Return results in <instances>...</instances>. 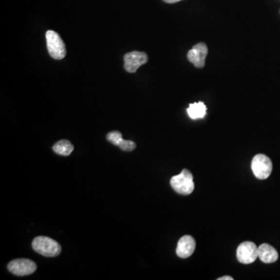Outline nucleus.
I'll return each mask as SVG.
<instances>
[{"instance_id":"4","label":"nucleus","mask_w":280,"mask_h":280,"mask_svg":"<svg viewBox=\"0 0 280 280\" xmlns=\"http://www.w3.org/2000/svg\"><path fill=\"white\" fill-rule=\"evenodd\" d=\"M251 169L257 178H268L272 171V160L264 154H257L252 159Z\"/></svg>"},{"instance_id":"14","label":"nucleus","mask_w":280,"mask_h":280,"mask_svg":"<svg viewBox=\"0 0 280 280\" xmlns=\"http://www.w3.org/2000/svg\"><path fill=\"white\" fill-rule=\"evenodd\" d=\"M217 280H233V278H232V277H230V276H223V277H221V278L217 279Z\"/></svg>"},{"instance_id":"13","label":"nucleus","mask_w":280,"mask_h":280,"mask_svg":"<svg viewBox=\"0 0 280 280\" xmlns=\"http://www.w3.org/2000/svg\"><path fill=\"white\" fill-rule=\"evenodd\" d=\"M107 140L109 142L114 144L115 146H120L122 143L123 140L122 135L119 131H114V132H109L107 135Z\"/></svg>"},{"instance_id":"8","label":"nucleus","mask_w":280,"mask_h":280,"mask_svg":"<svg viewBox=\"0 0 280 280\" xmlns=\"http://www.w3.org/2000/svg\"><path fill=\"white\" fill-rule=\"evenodd\" d=\"M208 54V48L205 43H198L194 45L188 52V59L194 64L196 68H203L206 63V56Z\"/></svg>"},{"instance_id":"1","label":"nucleus","mask_w":280,"mask_h":280,"mask_svg":"<svg viewBox=\"0 0 280 280\" xmlns=\"http://www.w3.org/2000/svg\"><path fill=\"white\" fill-rule=\"evenodd\" d=\"M32 247L36 252L45 257L58 256L61 253V246L57 241L50 237H35L32 242Z\"/></svg>"},{"instance_id":"7","label":"nucleus","mask_w":280,"mask_h":280,"mask_svg":"<svg viewBox=\"0 0 280 280\" xmlns=\"http://www.w3.org/2000/svg\"><path fill=\"white\" fill-rule=\"evenodd\" d=\"M124 69L128 72H136L140 66L148 62V55L142 52L134 51L124 56Z\"/></svg>"},{"instance_id":"2","label":"nucleus","mask_w":280,"mask_h":280,"mask_svg":"<svg viewBox=\"0 0 280 280\" xmlns=\"http://www.w3.org/2000/svg\"><path fill=\"white\" fill-rule=\"evenodd\" d=\"M171 185L178 194L182 195L192 194L194 189L192 174L189 170H183L180 175L171 177Z\"/></svg>"},{"instance_id":"3","label":"nucleus","mask_w":280,"mask_h":280,"mask_svg":"<svg viewBox=\"0 0 280 280\" xmlns=\"http://www.w3.org/2000/svg\"><path fill=\"white\" fill-rule=\"evenodd\" d=\"M46 41L48 50L52 58L59 60L66 56V45L62 41L60 35L55 31H47Z\"/></svg>"},{"instance_id":"6","label":"nucleus","mask_w":280,"mask_h":280,"mask_svg":"<svg viewBox=\"0 0 280 280\" xmlns=\"http://www.w3.org/2000/svg\"><path fill=\"white\" fill-rule=\"evenodd\" d=\"M8 269L16 276H28L36 271L37 265L30 259H15L8 264Z\"/></svg>"},{"instance_id":"12","label":"nucleus","mask_w":280,"mask_h":280,"mask_svg":"<svg viewBox=\"0 0 280 280\" xmlns=\"http://www.w3.org/2000/svg\"><path fill=\"white\" fill-rule=\"evenodd\" d=\"M73 145L69 140H62L58 141L53 146V150L57 154L69 156L73 151Z\"/></svg>"},{"instance_id":"11","label":"nucleus","mask_w":280,"mask_h":280,"mask_svg":"<svg viewBox=\"0 0 280 280\" xmlns=\"http://www.w3.org/2000/svg\"><path fill=\"white\" fill-rule=\"evenodd\" d=\"M187 112L192 119H202L206 116V106L202 102L190 104L189 108L187 109Z\"/></svg>"},{"instance_id":"9","label":"nucleus","mask_w":280,"mask_h":280,"mask_svg":"<svg viewBox=\"0 0 280 280\" xmlns=\"http://www.w3.org/2000/svg\"><path fill=\"white\" fill-rule=\"evenodd\" d=\"M196 243L194 237L190 235H185L179 240L177 243L176 254L181 259H187L194 253Z\"/></svg>"},{"instance_id":"5","label":"nucleus","mask_w":280,"mask_h":280,"mask_svg":"<svg viewBox=\"0 0 280 280\" xmlns=\"http://www.w3.org/2000/svg\"><path fill=\"white\" fill-rule=\"evenodd\" d=\"M259 258V247L251 241H245L237 249V259L242 264L254 262Z\"/></svg>"},{"instance_id":"15","label":"nucleus","mask_w":280,"mask_h":280,"mask_svg":"<svg viewBox=\"0 0 280 280\" xmlns=\"http://www.w3.org/2000/svg\"><path fill=\"white\" fill-rule=\"evenodd\" d=\"M163 1L167 3H175V2H180L181 0H163Z\"/></svg>"},{"instance_id":"10","label":"nucleus","mask_w":280,"mask_h":280,"mask_svg":"<svg viewBox=\"0 0 280 280\" xmlns=\"http://www.w3.org/2000/svg\"><path fill=\"white\" fill-rule=\"evenodd\" d=\"M259 258L262 262L269 264L278 260L279 254L270 245L262 244L259 247Z\"/></svg>"}]
</instances>
